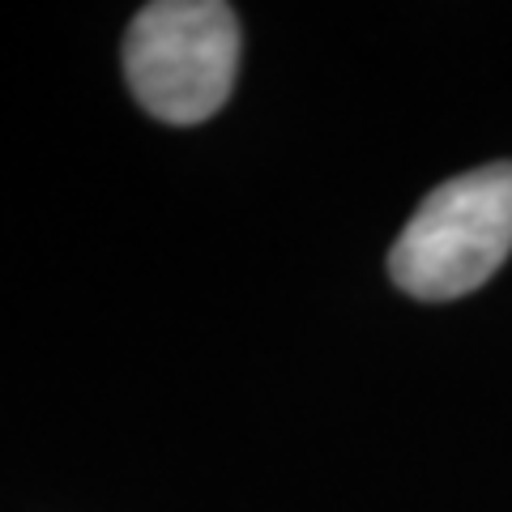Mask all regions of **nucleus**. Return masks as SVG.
<instances>
[{"label":"nucleus","instance_id":"nucleus-2","mask_svg":"<svg viewBox=\"0 0 512 512\" xmlns=\"http://www.w3.org/2000/svg\"><path fill=\"white\" fill-rule=\"evenodd\" d=\"M239 22L218 0H158L128 26L124 73L137 103L163 124H201L231 99Z\"/></svg>","mask_w":512,"mask_h":512},{"label":"nucleus","instance_id":"nucleus-1","mask_svg":"<svg viewBox=\"0 0 512 512\" xmlns=\"http://www.w3.org/2000/svg\"><path fill=\"white\" fill-rule=\"evenodd\" d=\"M512 252V163H487L431 188L389 252V274L414 299L478 291Z\"/></svg>","mask_w":512,"mask_h":512}]
</instances>
